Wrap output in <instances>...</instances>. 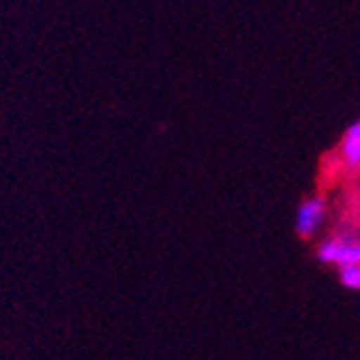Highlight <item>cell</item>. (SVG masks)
<instances>
[{"label": "cell", "instance_id": "6da1fadb", "mask_svg": "<svg viewBox=\"0 0 360 360\" xmlns=\"http://www.w3.org/2000/svg\"><path fill=\"white\" fill-rule=\"evenodd\" d=\"M319 259L323 264H330L341 268H352L360 266V240L354 236H335L321 242L319 246Z\"/></svg>", "mask_w": 360, "mask_h": 360}, {"label": "cell", "instance_id": "7a4b0ae2", "mask_svg": "<svg viewBox=\"0 0 360 360\" xmlns=\"http://www.w3.org/2000/svg\"><path fill=\"white\" fill-rule=\"evenodd\" d=\"M323 218H326V203L321 199H317V196L307 199L300 203V207L296 212V231L302 238H313L321 229Z\"/></svg>", "mask_w": 360, "mask_h": 360}, {"label": "cell", "instance_id": "3957f363", "mask_svg": "<svg viewBox=\"0 0 360 360\" xmlns=\"http://www.w3.org/2000/svg\"><path fill=\"white\" fill-rule=\"evenodd\" d=\"M339 151L347 167H360V119L345 129Z\"/></svg>", "mask_w": 360, "mask_h": 360}, {"label": "cell", "instance_id": "277c9868", "mask_svg": "<svg viewBox=\"0 0 360 360\" xmlns=\"http://www.w3.org/2000/svg\"><path fill=\"white\" fill-rule=\"evenodd\" d=\"M339 278L347 289L360 291V266H352V268H341L339 270Z\"/></svg>", "mask_w": 360, "mask_h": 360}]
</instances>
